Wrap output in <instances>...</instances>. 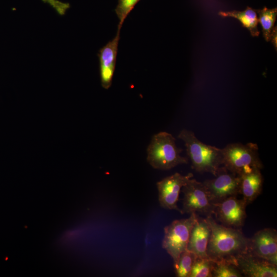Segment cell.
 Returning a JSON list of instances; mask_svg holds the SVG:
<instances>
[{
	"label": "cell",
	"mask_w": 277,
	"mask_h": 277,
	"mask_svg": "<svg viewBox=\"0 0 277 277\" xmlns=\"http://www.w3.org/2000/svg\"><path fill=\"white\" fill-rule=\"evenodd\" d=\"M206 219L211 229L207 248L209 259L233 264L236 258L248 253L249 238L244 235L240 228L217 223L212 215L206 216Z\"/></svg>",
	"instance_id": "obj_1"
},
{
	"label": "cell",
	"mask_w": 277,
	"mask_h": 277,
	"mask_svg": "<svg viewBox=\"0 0 277 277\" xmlns=\"http://www.w3.org/2000/svg\"><path fill=\"white\" fill-rule=\"evenodd\" d=\"M178 137L183 140L192 169L200 173L208 172L216 176L222 165L221 149L199 141L194 133L182 130Z\"/></svg>",
	"instance_id": "obj_2"
},
{
	"label": "cell",
	"mask_w": 277,
	"mask_h": 277,
	"mask_svg": "<svg viewBox=\"0 0 277 277\" xmlns=\"http://www.w3.org/2000/svg\"><path fill=\"white\" fill-rule=\"evenodd\" d=\"M182 150L177 147L175 138L171 134L161 132L152 136L147 150V160L154 169L169 170L188 163V158L180 154Z\"/></svg>",
	"instance_id": "obj_3"
},
{
	"label": "cell",
	"mask_w": 277,
	"mask_h": 277,
	"mask_svg": "<svg viewBox=\"0 0 277 277\" xmlns=\"http://www.w3.org/2000/svg\"><path fill=\"white\" fill-rule=\"evenodd\" d=\"M258 150V145L252 143L229 144L221 149L222 166L239 176L261 170Z\"/></svg>",
	"instance_id": "obj_4"
},
{
	"label": "cell",
	"mask_w": 277,
	"mask_h": 277,
	"mask_svg": "<svg viewBox=\"0 0 277 277\" xmlns=\"http://www.w3.org/2000/svg\"><path fill=\"white\" fill-rule=\"evenodd\" d=\"M197 216L196 213H191L189 217L174 220L164 228L162 247L173 262L187 250L190 233Z\"/></svg>",
	"instance_id": "obj_5"
},
{
	"label": "cell",
	"mask_w": 277,
	"mask_h": 277,
	"mask_svg": "<svg viewBox=\"0 0 277 277\" xmlns=\"http://www.w3.org/2000/svg\"><path fill=\"white\" fill-rule=\"evenodd\" d=\"M184 194L182 214L200 213L210 216L213 214L214 204L203 184L194 179H190L182 187Z\"/></svg>",
	"instance_id": "obj_6"
},
{
	"label": "cell",
	"mask_w": 277,
	"mask_h": 277,
	"mask_svg": "<svg viewBox=\"0 0 277 277\" xmlns=\"http://www.w3.org/2000/svg\"><path fill=\"white\" fill-rule=\"evenodd\" d=\"M240 176L229 171L223 166L215 177L203 183L212 202L214 204L239 194Z\"/></svg>",
	"instance_id": "obj_7"
},
{
	"label": "cell",
	"mask_w": 277,
	"mask_h": 277,
	"mask_svg": "<svg viewBox=\"0 0 277 277\" xmlns=\"http://www.w3.org/2000/svg\"><path fill=\"white\" fill-rule=\"evenodd\" d=\"M237 196L227 197L214 204L213 214L215 219L225 226L241 228L244 224L247 214V204Z\"/></svg>",
	"instance_id": "obj_8"
},
{
	"label": "cell",
	"mask_w": 277,
	"mask_h": 277,
	"mask_svg": "<svg viewBox=\"0 0 277 277\" xmlns=\"http://www.w3.org/2000/svg\"><path fill=\"white\" fill-rule=\"evenodd\" d=\"M248 253L276 266V230L266 228L258 231L249 238Z\"/></svg>",
	"instance_id": "obj_9"
},
{
	"label": "cell",
	"mask_w": 277,
	"mask_h": 277,
	"mask_svg": "<svg viewBox=\"0 0 277 277\" xmlns=\"http://www.w3.org/2000/svg\"><path fill=\"white\" fill-rule=\"evenodd\" d=\"M193 176L191 173L184 175L176 172L158 182L156 186L161 206L180 212L181 209L177 206L180 193L182 187Z\"/></svg>",
	"instance_id": "obj_10"
},
{
	"label": "cell",
	"mask_w": 277,
	"mask_h": 277,
	"mask_svg": "<svg viewBox=\"0 0 277 277\" xmlns=\"http://www.w3.org/2000/svg\"><path fill=\"white\" fill-rule=\"evenodd\" d=\"M242 274L249 277H276V266L248 253L235 259L233 264Z\"/></svg>",
	"instance_id": "obj_11"
},
{
	"label": "cell",
	"mask_w": 277,
	"mask_h": 277,
	"mask_svg": "<svg viewBox=\"0 0 277 277\" xmlns=\"http://www.w3.org/2000/svg\"><path fill=\"white\" fill-rule=\"evenodd\" d=\"M121 29L118 27L115 37L102 48L98 53L101 85L106 89H109L112 84Z\"/></svg>",
	"instance_id": "obj_12"
},
{
	"label": "cell",
	"mask_w": 277,
	"mask_h": 277,
	"mask_svg": "<svg viewBox=\"0 0 277 277\" xmlns=\"http://www.w3.org/2000/svg\"><path fill=\"white\" fill-rule=\"evenodd\" d=\"M210 234V227L206 219L197 216L190 233L187 249L199 258H208L207 248Z\"/></svg>",
	"instance_id": "obj_13"
},
{
	"label": "cell",
	"mask_w": 277,
	"mask_h": 277,
	"mask_svg": "<svg viewBox=\"0 0 277 277\" xmlns=\"http://www.w3.org/2000/svg\"><path fill=\"white\" fill-rule=\"evenodd\" d=\"M239 194L247 205L251 203L261 194L263 184V178L261 170L240 175Z\"/></svg>",
	"instance_id": "obj_14"
},
{
	"label": "cell",
	"mask_w": 277,
	"mask_h": 277,
	"mask_svg": "<svg viewBox=\"0 0 277 277\" xmlns=\"http://www.w3.org/2000/svg\"><path fill=\"white\" fill-rule=\"evenodd\" d=\"M219 15L223 17H233L238 19L242 26L248 30L251 36H258L260 31L258 29V17L255 11L251 8L247 7L242 11H220Z\"/></svg>",
	"instance_id": "obj_15"
},
{
	"label": "cell",
	"mask_w": 277,
	"mask_h": 277,
	"mask_svg": "<svg viewBox=\"0 0 277 277\" xmlns=\"http://www.w3.org/2000/svg\"><path fill=\"white\" fill-rule=\"evenodd\" d=\"M197 255L186 250L183 252L176 261L174 262V268L177 277H190Z\"/></svg>",
	"instance_id": "obj_16"
},
{
	"label": "cell",
	"mask_w": 277,
	"mask_h": 277,
	"mask_svg": "<svg viewBox=\"0 0 277 277\" xmlns=\"http://www.w3.org/2000/svg\"><path fill=\"white\" fill-rule=\"evenodd\" d=\"M258 13V22L261 26L263 36L266 42H269L276 20V8L268 9L265 7L259 10Z\"/></svg>",
	"instance_id": "obj_17"
},
{
	"label": "cell",
	"mask_w": 277,
	"mask_h": 277,
	"mask_svg": "<svg viewBox=\"0 0 277 277\" xmlns=\"http://www.w3.org/2000/svg\"><path fill=\"white\" fill-rule=\"evenodd\" d=\"M242 274L232 263L225 261H214L212 276L214 277H241Z\"/></svg>",
	"instance_id": "obj_18"
},
{
	"label": "cell",
	"mask_w": 277,
	"mask_h": 277,
	"mask_svg": "<svg viewBox=\"0 0 277 277\" xmlns=\"http://www.w3.org/2000/svg\"><path fill=\"white\" fill-rule=\"evenodd\" d=\"M213 261L209 258L197 257L190 277H212Z\"/></svg>",
	"instance_id": "obj_19"
},
{
	"label": "cell",
	"mask_w": 277,
	"mask_h": 277,
	"mask_svg": "<svg viewBox=\"0 0 277 277\" xmlns=\"http://www.w3.org/2000/svg\"><path fill=\"white\" fill-rule=\"evenodd\" d=\"M140 0H118L115 9L119 19L118 27L121 28L127 15Z\"/></svg>",
	"instance_id": "obj_20"
},
{
	"label": "cell",
	"mask_w": 277,
	"mask_h": 277,
	"mask_svg": "<svg viewBox=\"0 0 277 277\" xmlns=\"http://www.w3.org/2000/svg\"><path fill=\"white\" fill-rule=\"evenodd\" d=\"M277 30H276V27H274L273 28L271 36H270V41L271 42L272 44H273V46L276 50L277 47Z\"/></svg>",
	"instance_id": "obj_21"
}]
</instances>
